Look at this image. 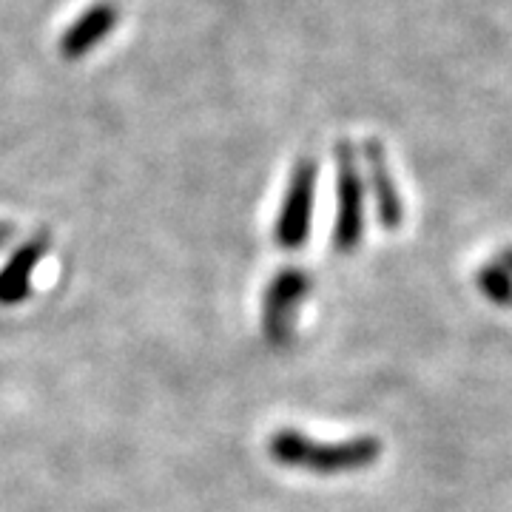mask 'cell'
<instances>
[{"instance_id": "8", "label": "cell", "mask_w": 512, "mask_h": 512, "mask_svg": "<svg viewBox=\"0 0 512 512\" xmlns=\"http://www.w3.org/2000/svg\"><path fill=\"white\" fill-rule=\"evenodd\" d=\"M495 262H498V265H501V268H504V271L512 276V248H510V251H504V254L498 256Z\"/></svg>"}, {"instance_id": "7", "label": "cell", "mask_w": 512, "mask_h": 512, "mask_svg": "<svg viewBox=\"0 0 512 512\" xmlns=\"http://www.w3.org/2000/svg\"><path fill=\"white\" fill-rule=\"evenodd\" d=\"M478 291L484 293L490 302L495 305H510L512 302V276L498 265V262H490L487 268H481L476 276Z\"/></svg>"}, {"instance_id": "3", "label": "cell", "mask_w": 512, "mask_h": 512, "mask_svg": "<svg viewBox=\"0 0 512 512\" xmlns=\"http://www.w3.org/2000/svg\"><path fill=\"white\" fill-rule=\"evenodd\" d=\"M365 231V194L362 180L356 177V168L350 163V154H339V217L333 231L336 251H353L362 242Z\"/></svg>"}, {"instance_id": "5", "label": "cell", "mask_w": 512, "mask_h": 512, "mask_svg": "<svg viewBox=\"0 0 512 512\" xmlns=\"http://www.w3.org/2000/svg\"><path fill=\"white\" fill-rule=\"evenodd\" d=\"M46 251H49V237L37 234L9 259V265L0 271V305H18L20 299L29 296L32 274H35L37 262Z\"/></svg>"}, {"instance_id": "2", "label": "cell", "mask_w": 512, "mask_h": 512, "mask_svg": "<svg viewBox=\"0 0 512 512\" xmlns=\"http://www.w3.org/2000/svg\"><path fill=\"white\" fill-rule=\"evenodd\" d=\"M308 293H311V276L302 271H282L271 279L268 291L262 296V328L271 342L276 345L291 342Z\"/></svg>"}, {"instance_id": "4", "label": "cell", "mask_w": 512, "mask_h": 512, "mask_svg": "<svg viewBox=\"0 0 512 512\" xmlns=\"http://www.w3.org/2000/svg\"><path fill=\"white\" fill-rule=\"evenodd\" d=\"M313 205V165H299L288 188V197L282 205V214L276 222V239L282 248H302L308 228H311Z\"/></svg>"}, {"instance_id": "6", "label": "cell", "mask_w": 512, "mask_h": 512, "mask_svg": "<svg viewBox=\"0 0 512 512\" xmlns=\"http://www.w3.org/2000/svg\"><path fill=\"white\" fill-rule=\"evenodd\" d=\"M370 160H373V185H376V202H379V220L384 228H399L402 225V202L396 194V185L390 174L384 171L379 148L370 146Z\"/></svg>"}, {"instance_id": "1", "label": "cell", "mask_w": 512, "mask_h": 512, "mask_svg": "<svg viewBox=\"0 0 512 512\" xmlns=\"http://www.w3.org/2000/svg\"><path fill=\"white\" fill-rule=\"evenodd\" d=\"M268 453L276 464L288 470H305L319 476L336 473H356L365 470L382 456L379 439H353V441H313L302 433L282 430L268 441Z\"/></svg>"}]
</instances>
